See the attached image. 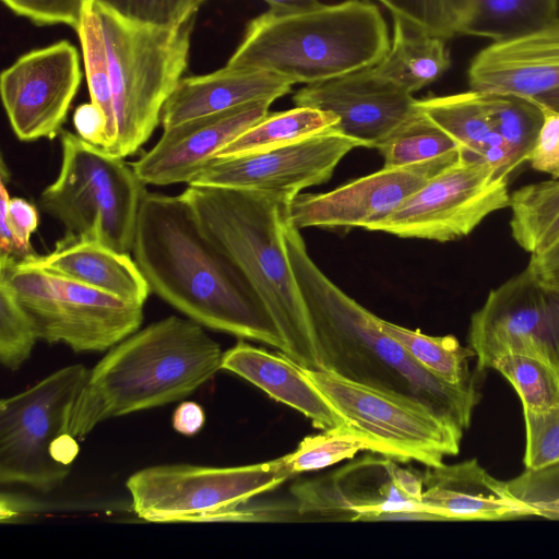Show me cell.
I'll return each mask as SVG.
<instances>
[{"mask_svg":"<svg viewBox=\"0 0 559 559\" xmlns=\"http://www.w3.org/2000/svg\"><path fill=\"white\" fill-rule=\"evenodd\" d=\"M525 423L524 465L538 469L559 463V407L544 412L523 409Z\"/></svg>","mask_w":559,"mask_h":559,"instance_id":"obj_40","label":"cell"},{"mask_svg":"<svg viewBox=\"0 0 559 559\" xmlns=\"http://www.w3.org/2000/svg\"><path fill=\"white\" fill-rule=\"evenodd\" d=\"M394 461L367 455L330 475L297 483L292 488L297 514L306 521H366L381 512H427L412 496L409 469Z\"/></svg>","mask_w":559,"mask_h":559,"instance_id":"obj_17","label":"cell"},{"mask_svg":"<svg viewBox=\"0 0 559 559\" xmlns=\"http://www.w3.org/2000/svg\"><path fill=\"white\" fill-rule=\"evenodd\" d=\"M393 16L401 19L412 28L441 37L451 38L440 0H378Z\"/></svg>","mask_w":559,"mask_h":559,"instance_id":"obj_42","label":"cell"},{"mask_svg":"<svg viewBox=\"0 0 559 559\" xmlns=\"http://www.w3.org/2000/svg\"><path fill=\"white\" fill-rule=\"evenodd\" d=\"M511 234L531 254L559 240V179L521 187L510 194Z\"/></svg>","mask_w":559,"mask_h":559,"instance_id":"obj_28","label":"cell"},{"mask_svg":"<svg viewBox=\"0 0 559 559\" xmlns=\"http://www.w3.org/2000/svg\"><path fill=\"white\" fill-rule=\"evenodd\" d=\"M202 233L242 273L275 322L297 365L321 369L312 326L285 249L289 193L188 185L180 194Z\"/></svg>","mask_w":559,"mask_h":559,"instance_id":"obj_3","label":"cell"},{"mask_svg":"<svg viewBox=\"0 0 559 559\" xmlns=\"http://www.w3.org/2000/svg\"><path fill=\"white\" fill-rule=\"evenodd\" d=\"M559 16V0H473L462 35L500 41L544 26Z\"/></svg>","mask_w":559,"mask_h":559,"instance_id":"obj_29","label":"cell"},{"mask_svg":"<svg viewBox=\"0 0 559 559\" xmlns=\"http://www.w3.org/2000/svg\"><path fill=\"white\" fill-rule=\"evenodd\" d=\"M293 99L296 106L334 114L338 118L335 130L374 148L417 111L412 94L372 68L308 84Z\"/></svg>","mask_w":559,"mask_h":559,"instance_id":"obj_18","label":"cell"},{"mask_svg":"<svg viewBox=\"0 0 559 559\" xmlns=\"http://www.w3.org/2000/svg\"><path fill=\"white\" fill-rule=\"evenodd\" d=\"M526 267L542 285L559 290V240L532 254Z\"/></svg>","mask_w":559,"mask_h":559,"instance_id":"obj_45","label":"cell"},{"mask_svg":"<svg viewBox=\"0 0 559 559\" xmlns=\"http://www.w3.org/2000/svg\"><path fill=\"white\" fill-rule=\"evenodd\" d=\"M80 452L76 438L70 433L60 435L52 443L50 454L52 459L64 466L71 467Z\"/></svg>","mask_w":559,"mask_h":559,"instance_id":"obj_48","label":"cell"},{"mask_svg":"<svg viewBox=\"0 0 559 559\" xmlns=\"http://www.w3.org/2000/svg\"><path fill=\"white\" fill-rule=\"evenodd\" d=\"M386 22L371 2L278 12L253 20L226 66L314 84L378 64L390 48Z\"/></svg>","mask_w":559,"mask_h":559,"instance_id":"obj_5","label":"cell"},{"mask_svg":"<svg viewBox=\"0 0 559 559\" xmlns=\"http://www.w3.org/2000/svg\"><path fill=\"white\" fill-rule=\"evenodd\" d=\"M338 118L329 111L296 106L269 114L221 148L214 158L258 153L334 130Z\"/></svg>","mask_w":559,"mask_h":559,"instance_id":"obj_27","label":"cell"},{"mask_svg":"<svg viewBox=\"0 0 559 559\" xmlns=\"http://www.w3.org/2000/svg\"><path fill=\"white\" fill-rule=\"evenodd\" d=\"M450 66L445 39L418 32L393 16L390 48L372 70L383 80L413 95L439 79Z\"/></svg>","mask_w":559,"mask_h":559,"instance_id":"obj_26","label":"cell"},{"mask_svg":"<svg viewBox=\"0 0 559 559\" xmlns=\"http://www.w3.org/2000/svg\"><path fill=\"white\" fill-rule=\"evenodd\" d=\"M76 134L85 142L104 148L108 142V122L104 111L94 103L76 107L73 115Z\"/></svg>","mask_w":559,"mask_h":559,"instance_id":"obj_44","label":"cell"},{"mask_svg":"<svg viewBox=\"0 0 559 559\" xmlns=\"http://www.w3.org/2000/svg\"><path fill=\"white\" fill-rule=\"evenodd\" d=\"M31 255L0 257V276L31 317L39 340L62 343L75 353L104 352L141 326L142 305L47 270Z\"/></svg>","mask_w":559,"mask_h":559,"instance_id":"obj_8","label":"cell"},{"mask_svg":"<svg viewBox=\"0 0 559 559\" xmlns=\"http://www.w3.org/2000/svg\"><path fill=\"white\" fill-rule=\"evenodd\" d=\"M292 474L283 457L234 467L163 464L142 468L126 481L135 515L153 523L216 522Z\"/></svg>","mask_w":559,"mask_h":559,"instance_id":"obj_9","label":"cell"},{"mask_svg":"<svg viewBox=\"0 0 559 559\" xmlns=\"http://www.w3.org/2000/svg\"><path fill=\"white\" fill-rule=\"evenodd\" d=\"M61 165L38 204L66 233L95 238L120 252L133 248L146 185L131 164L78 134L60 132Z\"/></svg>","mask_w":559,"mask_h":559,"instance_id":"obj_7","label":"cell"},{"mask_svg":"<svg viewBox=\"0 0 559 559\" xmlns=\"http://www.w3.org/2000/svg\"><path fill=\"white\" fill-rule=\"evenodd\" d=\"M222 356L189 318L169 316L138 330L88 371L66 432L84 438L107 419L181 401L213 378Z\"/></svg>","mask_w":559,"mask_h":559,"instance_id":"obj_4","label":"cell"},{"mask_svg":"<svg viewBox=\"0 0 559 559\" xmlns=\"http://www.w3.org/2000/svg\"><path fill=\"white\" fill-rule=\"evenodd\" d=\"M473 0H440L443 17L451 38L462 35L471 13Z\"/></svg>","mask_w":559,"mask_h":559,"instance_id":"obj_47","label":"cell"},{"mask_svg":"<svg viewBox=\"0 0 559 559\" xmlns=\"http://www.w3.org/2000/svg\"><path fill=\"white\" fill-rule=\"evenodd\" d=\"M439 521H499L531 516L534 512L483 468L476 459L427 466L420 499Z\"/></svg>","mask_w":559,"mask_h":559,"instance_id":"obj_21","label":"cell"},{"mask_svg":"<svg viewBox=\"0 0 559 559\" xmlns=\"http://www.w3.org/2000/svg\"><path fill=\"white\" fill-rule=\"evenodd\" d=\"M467 81L472 91L527 98L559 88V16L483 48L469 63Z\"/></svg>","mask_w":559,"mask_h":559,"instance_id":"obj_20","label":"cell"},{"mask_svg":"<svg viewBox=\"0 0 559 559\" xmlns=\"http://www.w3.org/2000/svg\"><path fill=\"white\" fill-rule=\"evenodd\" d=\"M416 106L456 142L462 158L487 163L507 177L516 168L509 148L495 131L481 93L471 90L432 96L417 99Z\"/></svg>","mask_w":559,"mask_h":559,"instance_id":"obj_25","label":"cell"},{"mask_svg":"<svg viewBox=\"0 0 559 559\" xmlns=\"http://www.w3.org/2000/svg\"><path fill=\"white\" fill-rule=\"evenodd\" d=\"M221 369L243 378L275 401L304 414L314 428L330 430L346 426L300 366L281 353L276 355L240 340L223 353Z\"/></svg>","mask_w":559,"mask_h":559,"instance_id":"obj_23","label":"cell"},{"mask_svg":"<svg viewBox=\"0 0 559 559\" xmlns=\"http://www.w3.org/2000/svg\"><path fill=\"white\" fill-rule=\"evenodd\" d=\"M132 253L151 293L187 318L285 354L272 317L236 264L202 233L180 194L146 192Z\"/></svg>","mask_w":559,"mask_h":559,"instance_id":"obj_2","label":"cell"},{"mask_svg":"<svg viewBox=\"0 0 559 559\" xmlns=\"http://www.w3.org/2000/svg\"><path fill=\"white\" fill-rule=\"evenodd\" d=\"M491 369L512 384L523 409L544 412L559 407V372L545 360L510 353L496 358Z\"/></svg>","mask_w":559,"mask_h":559,"instance_id":"obj_33","label":"cell"},{"mask_svg":"<svg viewBox=\"0 0 559 559\" xmlns=\"http://www.w3.org/2000/svg\"><path fill=\"white\" fill-rule=\"evenodd\" d=\"M379 326L400 342L415 360L437 377L453 383L471 381L468 359L475 357L471 347H463L453 335L430 336L377 318Z\"/></svg>","mask_w":559,"mask_h":559,"instance_id":"obj_30","label":"cell"},{"mask_svg":"<svg viewBox=\"0 0 559 559\" xmlns=\"http://www.w3.org/2000/svg\"><path fill=\"white\" fill-rule=\"evenodd\" d=\"M367 521H439V519L424 511L402 510L377 513L370 515Z\"/></svg>","mask_w":559,"mask_h":559,"instance_id":"obj_49","label":"cell"},{"mask_svg":"<svg viewBox=\"0 0 559 559\" xmlns=\"http://www.w3.org/2000/svg\"><path fill=\"white\" fill-rule=\"evenodd\" d=\"M300 369L345 419L346 427L374 442L380 454L438 466L445 456L459 453L463 435L421 405L330 370Z\"/></svg>","mask_w":559,"mask_h":559,"instance_id":"obj_11","label":"cell"},{"mask_svg":"<svg viewBox=\"0 0 559 559\" xmlns=\"http://www.w3.org/2000/svg\"><path fill=\"white\" fill-rule=\"evenodd\" d=\"M205 423V414L203 407L191 401L180 403L171 417L173 428L186 436L192 437L198 433Z\"/></svg>","mask_w":559,"mask_h":559,"instance_id":"obj_46","label":"cell"},{"mask_svg":"<svg viewBox=\"0 0 559 559\" xmlns=\"http://www.w3.org/2000/svg\"><path fill=\"white\" fill-rule=\"evenodd\" d=\"M533 99H535L537 103L545 107L559 111V88L543 94Z\"/></svg>","mask_w":559,"mask_h":559,"instance_id":"obj_51","label":"cell"},{"mask_svg":"<svg viewBox=\"0 0 559 559\" xmlns=\"http://www.w3.org/2000/svg\"><path fill=\"white\" fill-rule=\"evenodd\" d=\"M509 491L534 515L559 520V463L527 469L506 481Z\"/></svg>","mask_w":559,"mask_h":559,"instance_id":"obj_38","label":"cell"},{"mask_svg":"<svg viewBox=\"0 0 559 559\" xmlns=\"http://www.w3.org/2000/svg\"><path fill=\"white\" fill-rule=\"evenodd\" d=\"M206 0H195L199 8ZM270 4V10L278 12H295L313 9L322 4L319 0H263Z\"/></svg>","mask_w":559,"mask_h":559,"instance_id":"obj_50","label":"cell"},{"mask_svg":"<svg viewBox=\"0 0 559 559\" xmlns=\"http://www.w3.org/2000/svg\"><path fill=\"white\" fill-rule=\"evenodd\" d=\"M360 451L380 454L374 442L344 426L307 436L283 460L290 474H298L331 466Z\"/></svg>","mask_w":559,"mask_h":559,"instance_id":"obj_35","label":"cell"},{"mask_svg":"<svg viewBox=\"0 0 559 559\" xmlns=\"http://www.w3.org/2000/svg\"><path fill=\"white\" fill-rule=\"evenodd\" d=\"M461 157L460 151H455L416 164L383 167L329 192L298 193L288 204L287 217L298 229L362 227L369 230Z\"/></svg>","mask_w":559,"mask_h":559,"instance_id":"obj_16","label":"cell"},{"mask_svg":"<svg viewBox=\"0 0 559 559\" xmlns=\"http://www.w3.org/2000/svg\"><path fill=\"white\" fill-rule=\"evenodd\" d=\"M91 0H2L16 15L37 25L64 24L78 29Z\"/></svg>","mask_w":559,"mask_h":559,"instance_id":"obj_41","label":"cell"},{"mask_svg":"<svg viewBox=\"0 0 559 559\" xmlns=\"http://www.w3.org/2000/svg\"><path fill=\"white\" fill-rule=\"evenodd\" d=\"M99 8L108 10L132 22L173 27L197 13L195 0H93Z\"/></svg>","mask_w":559,"mask_h":559,"instance_id":"obj_39","label":"cell"},{"mask_svg":"<svg viewBox=\"0 0 559 559\" xmlns=\"http://www.w3.org/2000/svg\"><path fill=\"white\" fill-rule=\"evenodd\" d=\"M38 335L8 281L0 276V361L17 370L31 356Z\"/></svg>","mask_w":559,"mask_h":559,"instance_id":"obj_36","label":"cell"},{"mask_svg":"<svg viewBox=\"0 0 559 559\" xmlns=\"http://www.w3.org/2000/svg\"><path fill=\"white\" fill-rule=\"evenodd\" d=\"M272 103L251 102L165 129L131 166L145 185L190 183L221 148L267 116Z\"/></svg>","mask_w":559,"mask_h":559,"instance_id":"obj_19","label":"cell"},{"mask_svg":"<svg viewBox=\"0 0 559 559\" xmlns=\"http://www.w3.org/2000/svg\"><path fill=\"white\" fill-rule=\"evenodd\" d=\"M365 143L330 130L272 150L213 158L188 185L298 194L330 180L336 166Z\"/></svg>","mask_w":559,"mask_h":559,"instance_id":"obj_15","label":"cell"},{"mask_svg":"<svg viewBox=\"0 0 559 559\" xmlns=\"http://www.w3.org/2000/svg\"><path fill=\"white\" fill-rule=\"evenodd\" d=\"M96 8L116 120L115 138L104 151L124 158L138 152L160 123L162 109L188 66L195 13L176 26L159 27Z\"/></svg>","mask_w":559,"mask_h":559,"instance_id":"obj_6","label":"cell"},{"mask_svg":"<svg viewBox=\"0 0 559 559\" xmlns=\"http://www.w3.org/2000/svg\"><path fill=\"white\" fill-rule=\"evenodd\" d=\"M480 93V92H479ZM495 131L509 148L516 167L527 162L544 121L543 106L533 98L481 93Z\"/></svg>","mask_w":559,"mask_h":559,"instance_id":"obj_31","label":"cell"},{"mask_svg":"<svg viewBox=\"0 0 559 559\" xmlns=\"http://www.w3.org/2000/svg\"><path fill=\"white\" fill-rule=\"evenodd\" d=\"M293 85L270 72L228 66L212 73L182 78L162 109L160 124L165 130L247 103L274 102L290 93Z\"/></svg>","mask_w":559,"mask_h":559,"instance_id":"obj_22","label":"cell"},{"mask_svg":"<svg viewBox=\"0 0 559 559\" xmlns=\"http://www.w3.org/2000/svg\"><path fill=\"white\" fill-rule=\"evenodd\" d=\"M32 259L43 267L129 302L144 305L151 289L134 258L84 235L66 233L51 252Z\"/></svg>","mask_w":559,"mask_h":559,"instance_id":"obj_24","label":"cell"},{"mask_svg":"<svg viewBox=\"0 0 559 559\" xmlns=\"http://www.w3.org/2000/svg\"><path fill=\"white\" fill-rule=\"evenodd\" d=\"M509 204L507 176L487 163L461 157L369 230L447 242L469 235Z\"/></svg>","mask_w":559,"mask_h":559,"instance_id":"obj_12","label":"cell"},{"mask_svg":"<svg viewBox=\"0 0 559 559\" xmlns=\"http://www.w3.org/2000/svg\"><path fill=\"white\" fill-rule=\"evenodd\" d=\"M76 32L81 41L91 102L104 111L108 122V142L103 148L105 150L115 138L116 120L104 31L93 0L85 7Z\"/></svg>","mask_w":559,"mask_h":559,"instance_id":"obj_34","label":"cell"},{"mask_svg":"<svg viewBox=\"0 0 559 559\" xmlns=\"http://www.w3.org/2000/svg\"><path fill=\"white\" fill-rule=\"evenodd\" d=\"M9 173L1 163L0 185V257L23 259L36 253L31 236L39 224V214L34 204L19 197L11 198L7 189Z\"/></svg>","mask_w":559,"mask_h":559,"instance_id":"obj_37","label":"cell"},{"mask_svg":"<svg viewBox=\"0 0 559 559\" xmlns=\"http://www.w3.org/2000/svg\"><path fill=\"white\" fill-rule=\"evenodd\" d=\"M468 344L479 371L516 353L540 358L559 372V290L542 285L525 267L491 289L473 313Z\"/></svg>","mask_w":559,"mask_h":559,"instance_id":"obj_13","label":"cell"},{"mask_svg":"<svg viewBox=\"0 0 559 559\" xmlns=\"http://www.w3.org/2000/svg\"><path fill=\"white\" fill-rule=\"evenodd\" d=\"M81 79L78 50L68 40L28 51L3 70L1 98L16 138L32 142L60 133Z\"/></svg>","mask_w":559,"mask_h":559,"instance_id":"obj_14","label":"cell"},{"mask_svg":"<svg viewBox=\"0 0 559 559\" xmlns=\"http://www.w3.org/2000/svg\"><path fill=\"white\" fill-rule=\"evenodd\" d=\"M285 249L312 326L321 369L417 403L462 433L480 395L472 381L450 383L418 364L377 316L336 286L311 259L300 229L282 222Z\"/></svg>","mask_w":559,"mask_h":559,"instance_id":"obj_1","label":"cell"},{"mask_svg":"<svg viewBox=\"0 0 559 559\" xmlns=\"http://www.w3.org/2000/svg\"><path fill=\"white\" fill-rule=\"evenodd\" d=\"M74 364L58 369L27 390L0 401V483L40 492L58 488L71 467L57 463L50 449L88 374Z\"/></svg>","mask_w":559,"mask_h":559,"instance_id":"obj_10","label":"cell"},{"mask_svg":"<svg viewBox=\"0 0 559 559\" xmlns=\"http://www.w3.org/2000/svg\"><path fill=\"white\" fill-rule=\"evenodd\" d=\"M543 109V126L527 162L533 169L559 179V111Z\"/></svg>","mask_w":559,"mask_h":559,"instance_id":"obj_43","label":"cell"},{"mask_svg":"<svg viewBox=\"0 0 559 559\" xmlns=\"http://www.w3.org/2000/svg\"><path fill=\"white\" fill-rule=\"evenodd\" d=\"M376 148L383 157V167L406 166L460 151L456 142L418 108Z\"/></svg>","mask_w":559,"mask_h":559,"instance_id":"obj_32","label":"cell"}]
</instances>
